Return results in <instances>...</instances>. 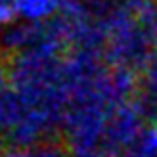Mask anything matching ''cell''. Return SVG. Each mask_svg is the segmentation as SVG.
Instances as JSON below:
<instances>
[{
  "label": "cell",
  "instance_id": "obj_1",
  "mask_svg": "<svg viewBox=\"0 0 157 157\" xmlns=\"http://www.w3.org/2000/svg\"><path fill=\"white\" fill-rule=\"evenodd\" d=\"M124 157H157V121L150 123L136 138Z\"/></svg>",
  "mask_w": 157,
  "mask_h": 157
},
{
  "label": "cell",
  "instance_id": "obj_2",
  "mask_svg": "<svg viewBox=\"0 0 157 157\" xmlns=\"http://www.w3.org/2000/svg\"><path fill=\"white\" fill-rule=\"evenodd\" d=\"M15 8L31 19H40L59 10V0H15Z\"/></svg>",
  "mask_w": 157,
  "mask_h": 157
},
{
  "label": "cell",
  "instance_id": "obj_3",
  "mask_svg": "<svg viewBox=\"0 0 157 157\" xmlns=\"http://www.w3.org/2000/svg\"><path fill=\"white\" fill-rule=\"evenodd\" d=\"M17 8L13 0H0V25H8L15 19Z\"/></svg>",
  "mask_w": 157,
  "mask_h": 157
},
{
  "label": "cell",
  "instance_id": "obj_4",
  "mask_svg": "<svg viewBox=\"0 0 157 157\" xmlns=\"http://www.w3.org/2000/svg\"><path fill=\"white\" fill-rule=\"evenodd\" d=\"M36 157H63V150L58 146V142H54V144H44L40 150H38Z\"/></svg>",
  "mask_w": 157,
  "mask_h": 157
},
{
  "label": "cell",
  "instance_id": "obj_5",
  "mask_svg": "<svg viewBox=\"0 0 157 157\" xmlns=\"http://www.w3.org/2000/svg\"><path fill=\"white\" fill-rule=\"evenodd\" d=\"M0 54H2V50H0Z\"/></svg>",
  "mask_w": 157,
  "mask_h": 157
},
{
  "label": "cell",
  "instance_id": "obj_6",
  "mask_svg": "<svg viewBox=\"0 0 157 157\" xmlns=\"http://www.w3.org/2000/svg\"><path fill=\"white\" fill-rule=\"evenodd\" d=\"M13 2H15V0H13Z\"/></svg>",
  "mask_w": 157,
  "mask_h": 157
}]
</instances>
